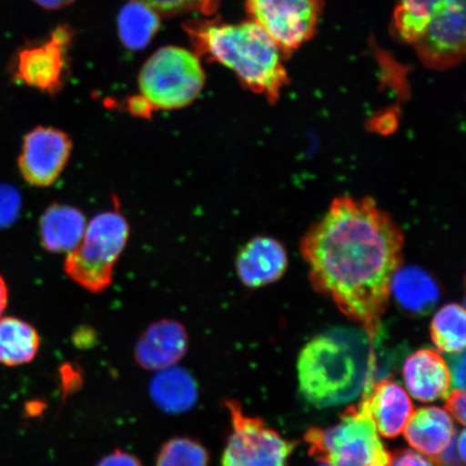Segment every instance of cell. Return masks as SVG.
<instances>
[{"instance_id": "30bf717a", "label": "cell", "mask_w": 466, "mask_h": 466, "mask_svg": "<svg viewBox=\"0 0 466 466\" xmlns=\"http://www.w3.org/2000/svg\"><path fill=\"white\" fill-rule=\"evenodd\" d=\"M72 38L71 28L58 26L46 42L25 46L14 62V78L50 96L56 95L66 84Z\"/></svg>"}, {"instance_id": "83f0119b", "label": "cell", "mask_w": 466, "mask_h": 466, "mask_svg": "<svg viewBox=\"0 0 466 466\" xmlns=\"http://www.w3.org/2000/svg\"><path fill=\"white\" fill-rule=\"evenodd\" d=\"M96 466H144L134 454L116 450L105 456Z\"/></svg>"}, {"instance_id": "cb8c5ba5", "label": "cell", "mask_w": 466, "mask_h": 466, "mask_svg": "<svg viewBox=\"0 0 466 466\" xmlns=\"http://www.w3.org/2000/svg\"><path fill=\"white\" fill-rule=\"evenodd\" d=\"M148 5L155 13L173 15L187 13L213 15L218 10L219 0H137Z\"/></svg>"}, {"instance_id": "d6a6232c", "label": "cell", "mask_w": 466, "mask_h": 466, "mask_svg": "<svg viewBox=\"0 0 466 466\" xmlns=\"http://www.w3.org/2000/svg\"><path fill=\"white\" fill-rule=\"evenodd\" d=\"M457 450H459L460 458L464 461L465 459V431L458 437Z\"/></svg>"}, {"instance_id": "e0dca14e", "label": "cell", "mask_w": 466, "mask_h": 466, "mask_svg": "<svg viewBox=\"0 0 466 466\" xmlns=\"http://www.w3.org/2000/svg\"><path fill=\"white\" fill-rule=\"evenodd\" d=\"M86 220L80 209L64 204H54L46 209L39 221L43 248L50 253H71L81 241Z\"/></svg>"}, {"instance_id": "603a6c76", "label": "cell", "mask_w": 466, "mask_h": 466, "mask_svg": "<svg viewBox=\"0 0 466 466\" xmlns=\"http://www.w3.org/2000/svg\"><path fill=\"white\" fill-rule=\"evenodd\" d=\"M207 448L190 437H173L162 445L156 466H208Z\"/></svg>"}, {"instance_id": "1f68e13d", "label": "cell", "mask_w": 466, "mask_h": 466, "mask_svg": "<svg viewBox=\"0 0 466 466\" xmlns=\"http://www.w3.org/2000/svg\"><path fill=\"white\" fill-rule=\"evenodd\" d=\"M8 296L9 291L7 284H5L4 278L0 276V318H2L5 308H7Z\"/></svg>"}, {"instance_id": "44dd1931", "label": "cell", "mask_w": 466, "mask_h": 466, "mask_svg": "<svg viewBox=\"0 0 466 466\" xmlns=\"http://www.w3.org/2000/svg\"><path fill=\"white\" fill-rule=\"evenodd\" d=\"M160 21L148 5L131 0L120 11L118 29L122 44L131 50H142L158 32Z\"/></svg>"}, {"instance_id": "ba28073f", "label": "cell", "mask_w": 466, "mask_h": 466, "mask_svg": "<svg viewBox=\"0 0 466 466\" xmlns=\"http://www.w3.org/2000/svg\"><path fill=\"white\" fill-rule=\"evenodd\" d=\"M232 433L221 466H285L296 442L284 439L258 417H249L235 400H226Z\"/></svg>"}, {"instance_id": "5b68a950", "label": "cell", "mask_w": 466, "mask_h": 466, "mask_svg": "<svg viewBox=\"0 0 466 466\" xmlns=\"http://www.w3.org/2000/svg\"><path fill=\"white\" fill-rule=\"evenodd\" d=\"M130 237V226L118 211L92 218L78 247L67 254L64 269L90 293H102L113 282L114 269Z\"/></svg>"}, {"instance_id": "3957f363", "label": "cell", "mask_w": 466, "mask_h": 466, "mask_svg": "<svg viewBox=\"0 0 466 466\" xmlns=\"http://www.w3.org/2000/svg\"><path fill=\"white\" fill-rule=\"evenodd\" d=\"M189 36L198 54L235 72L242 85L276 103L289 83L279 49L264 28L254 21L241 25L190 23Z\"/></svg>"}, {"instance_id": "2e32d148", "label": "cell", "mask_w": 466, "mask_h": 466, "mask_svg": "<svg viewBox=\"0 0 466 466\" xmlns=\"http://www.w3.org/2000/svg\"><path fill=\"white\" fill-rule=\"evenodd\" d=\"M404 432L413 450L439 458L453 441L454 425L448 411L435 406L422 407L412 412Z\"/></svg>"}, {"instance_id": "ac0fdd59", "label": "cell", "mask_w": 466, "mask_h": 466, "mask_svg": "<svg viewBox=\"0 0 466 466\" xmlns=\"http://www.w3.org/2000/svg\"><path fill=\"white\" fill-rule=\"evenodd\" d=\"M149 392L157 406L167 413H182L197 404L198 386L189 372L178 367L158 371Z\"/></svg>"}, {"instance_id": "52a82bcc", "label": "cell", "mask_w": 466, "mask_h": 466, "mask_svg": "<svg viewBox=\"0 0 466 466\" xmlns=\"http://www.w3.org/2000/svg\"><path fill=\"white\" fill-rule=\"evenodd\" d=\"M206 74L199 57L177 46H165L149 58L139 73L141 96L153 110L189 106L199 96Z\"/></svg>"}, {"instance_id": "836d02e7", "label": "cell", "mask_w": 466, "mask_h": 466, "mask_svg": "<svg viewBox=\"0 0 466 466\" xmlns=\"http://www.w3.org/2000/svg\"><path fill=\"white\" fill-rule=\"evenodd\" d=\"M318 466H333V465H330L329 463L320 462V464Z\"/></svg>"}, {"instance_id": "ffe728a7", "label": "cell", "mask_w": 466, "mask_h": 466, "mask_svg": "<svg viewBox=\"0 0 466 466\" xmlns=\"http://www.w3.org/2000/svg\"><path fill=\"white\" fill-rule=\"evenodd\" d=\"M391 293L405 310L415 314L429 313L440 297L433 279L417 269H400L393 279Z\"/></svg>"}, {"instance_id": "9c48e42d", "label": "cell", "mask_w": 466, "mask_h": 466, "mask_svg": "<svg viewBox=\"0 0 466 466\" xmlns=\"http://www.w3.org/2000/svg\"><path fill=\"white\" fill-rule=\"evenodd\" d=\"M252 21L265 29L283 52L308 42L316 31L319 0H248Z\"/></svg>"}, {"instance_id": "5bb4252c", "label": "cell", "mask_w": 466, "mask_h": 466, "mask_svg": "<svg viewBox=\"0 0 466 466\" xmlns=\"http://www.w3.org/2000/svg\"><path fill=\"white\" fill-rule=\"evenodd\" d=\"M289 266L287 249L270 237H256L238 254V279L246 287L258 289L282 278Z\"/></svg>"}, {"instance_id": "d6986e66", "label": "cell", "mask_w": 466, "mask_h": 466, "mask_svg": "<svg viewBox=\"0 0 466 466\" xmlns=\"http://www.w3.org/2000/svg\"><path fill=\"white\" fill-rule=\"evenodd\" d=\"M40 348V336L21 319L0 318V364L16 367L31 363Z\"/></svg>"}, {"instance_id": "4316f807", "label": "cell", "mask_w": 466, "mask_h": 466, "mask_svg": "<svg viewBox=\"0 0 466 466\" xmlns=\"http://www.w3.org/2000/svg\"><path fill=\"white\" fill-rule=\"evenodd\" d=\"M465 393L463 390L454 389L446 395V410L451 416L461 424H465Z\"/></svg>"}, {"instance_id": "6da1fadb", "label": "cell", "mask_w": 466, "mask_h": 466, "mask_svg": "<svg viewBox=\"0 0 466 466\" xmlns=\"http://www.w3.org/2000/svg\"><path fill=\"white\" fill-rule=\"evenodd\" d=\"M404 233L370 198L338 197L301 241L313 288L374 341L403 264Z\"/></svg>"}, {"instance_id": "4fadbf2b", "label": "cell", "mask_w": 466, "mask_h": 466, "mask_svg": "<svg viewBox=\"0 0 466 466\" xmlns=\"http://www.w3.org/2000/svg\"><path fill=\"white\" fill-rule=\"evenodd\" d=\"M188 348L189 336L185 326L177 319H160L139 336L134 358L143 370L160 371L182 360Z\"/></svg>"}, {"instance_id": "4dcf8cb0", "label": "cell", "mask_w": 466, "mask_h": 466, "mask_svg": "<svg viewBox=\"0 0 466 466\" xmlns=\"http://www.w3.org/2000/svg\"><path fill=\"white\" fill-rule=\"evenodd\" d=\"M40 7L46 10H58L72 5L75 0H34Z\"/></svg>"}, {"instance_id": "f546056e", "label": "cell", "mask_w": 466, "mask_h": 466, "mask_svg": "<svg viewBox=\"0 0 466 466\" xmlns=\"http://www.w3.org/2000/svg\"><path fill=\"white\" fill-rule=\"evenodd\" d=\"M127 105L129 112L134 116H139V118H149L151 113L154 112L153 108L150 107V105L141 95L131 97Z\"/></svg>"}, {"instance_id": "484cf974", "label": "cell", "mask_w": 466, "mask_h": 466, "mask_svg": "<svg viewBox=\"0 0 466 466\" xmlns=\"http://www.w3.org/2000/svg\"><path fill=\"white\" fill-rule=\"evenodd\" d=\"M390 466H441L440 460L424 456L420 452L410 450H399L392 453Z\"/></svg>"}, {"instance_id": "d4e9b609", "label": "cell", "mask_w": 466, "mask_h": 466, "mask_svg": "<svg viewBox=\"0 0 466 466\" xmlns=\"http://www.w3.org/2000/svg\"><path fill=\"white\" fill-rule=\"evenodd\" d=\"M20 196L7 185L0 184V228L14 223L20 209Z\"/></svg>"}, {"instance_id": "f1b7e54d", "label": "cell", "mask_w": 466, "mask_h": 466, "mask_svg": "<svg viewBox=\"0 0 466 466\" xmlns=\"http://www.w3.org/2000/svg\"><path fill=\"white\" fill-rule=\"evenodd\" d=\"M451 376L454 389H465V354L463 352L454 353L450 359Z\"/></svg>"}, {"instance_id": "8fae6325", "label": "cell", "mask_w": 466, "mask_h": 466, "mask_svg": "<svg viewBox=\"0 0 466 466\" xmlns=\"http://www.w3.org/2000/svg\"><path fill=\"white\" fill-rule=\"evenodd\" d=\"M72 149L71 137L56 127H38L28 132L17 160L22 177L35 187H49L66 170Z\"/></svg>"}, {"instance_id": "7c38bea8", "label": "cell", "mask_w": 466, "mask_h": 466, "mask_svg": "<svg viewBox=\"0 0 466 466\" xmlns=\"http://www.w3.org/2000/svg\"><path fill=\"white\" fill-rule=\"evenodd\" d=\"M358 408L371 419L377 432L386 439H396L403 433L413 412L410 395L391 379L367 384Z\"/></svg>"}, {"instance_id": "8992f818", "label": "cell", "mask_w": 466, "mask_h": 466, "mask_svg": "<svg viewBox=\"0 0 466 466\" xmlns=\"http://www.w3.org/2000/svg\"><path fill=\"white\" fill-rule=\"evenodd\" d=\"M305 440L309 453L333 466H390L387 451L371 419L358 407H349L339 422L328 429L311 428Z\"/></svg>"}, {"instance_id": "277c9868", "label": "cell", "mask_w": 466, "mask_h": 466, "mask_svg": "<svg viewBox=\"0 0 466 466\" xmlns=\"http://www.w3.org/2000/svg\"><path fill=\"white\" fill-rule=\"evenodd\" d=\"M465 0H398L394 27L425 66L456 67L465 56Z\"/></svg>"}, {"instance_id": "7a4b0ae2", "label": "cell", "mask_w": 466, "mask_h": 466, "mask_svg": "<svg viewBox=\"0 0 466 466\" xmlns=\"http://www.w3.org/2000/svg\"><path fill=\"white\" fill-rule=\"evenodd\" d=\"M375 365V355L359 331H328L302 349L297 364L300 392L318 408L348 403L372 381Z\"/></svg>"}, {"instance_id": "9a60e30c", "label": "cell", "mask_w": 466, "mask_h": 466, "mask_svg": "<svg viewBox=\"0 0 466 466\" xmlns=\"http://www.w3.org/2000/svg\"><path fill=\"white\" fill-rule=\"evenodd\" d=\"M403 378L408 392L420 401L430 403L450 393V366L432 349L419 350L406 360Z\"/></svg>"}, {"instance_id": "7402d4cb", "label": "cell", "mask_w": 466, "mask_h": 466, "mask_svg": "<svg viewBox=\"0 0 466 466\" xmlns=\"http://www.w3.org/2000/svg\"><path fill=\"white\" fill-rule=\"evenodd\" d=\"M466 316L464 308L451 304L442 307L431 324V336L441 351L454 354L464 351Z\"/></svg>"}]
</instances>
